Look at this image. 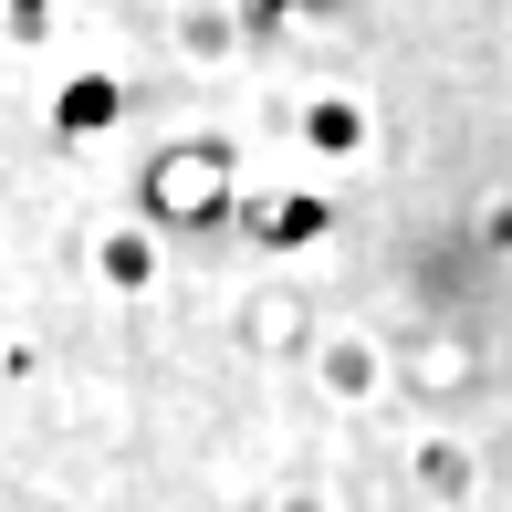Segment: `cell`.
Returning <instances> with one entry per match:
<instances>
[{
  "label": "cell",
  "instance_id": "1",
  "mask_svg": "<svg viewBox=\"0 0 512 512\" xmlns=\"http://www.w3.org/2000/svg\"><path fill=\"white\" fill-rule=\"evenodd\" d=\"M11 11H21V21H42V0H11Z\"/></svg>",
  "mask_w": 512,
  "mask_h": 512
}]
</instances>
